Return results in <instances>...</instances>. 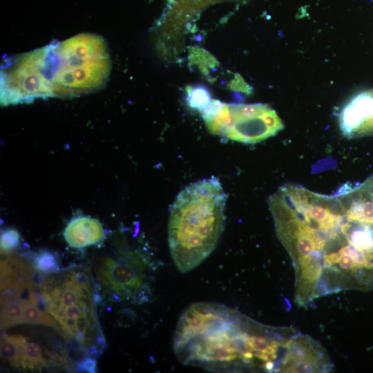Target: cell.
Here are the masks:
<instances>
[{
	"instance_id": "6da1fadb",
	"label": "cell",
	"mask_w": 373,
	"mask_h": 373,
	"mask_svg": "<svg viewBox=\"0 0 373 373\" xmlns=\"http://www.w3.org/2000/svg\"><path fill=\"white\" fill-rule=\"evenodd\" d=\"M257 326L224 305L195 303L178 319L173 349L184 365L218 372L236 371L257 362L249 345Z\"/></svg>"
},
{
	"instance_id": "7a4b0ae2",
	"label": "cell",
	"mask_w": 373,
	"mask_h": 373,
	"mask_svg": "<svg viewBox=\"0 0 373 373\" xmlns=\"http://www.w3.org/2000/svg\"><path fill=\"white\" fill-rule=\"evenodd\" d=\"M226 200L213 176L190 184L177 195L170 209L168 240L180 272L193 270L216 249L224 227Z\"/></svg>"
},
{
	"instance_id": "3957f363",
	"label": "cell",
	"mask_w": 373,
	"mask_h": 373,
	"mask_svg": "<svg viewBox=\"0 0 373 373\" xmlns=\"http://www.w3.org/2000/svg\"><path fill=\"white\" fill-rule=\"evenodd\" d=\"M52 95H75L97 89L109 76L111 59L100 36L82 33L52 44Z\"/></svg>"
},
{
	"instance_id": "277c9868",
	"label": "cell",
	"mask_w": 373,
	"mask_h": 373,
	"mask_svg": "<svg viewBox=\"0 0 373 373\" xmlns=\"http://www.w3.org/2000/svg\"><path fill=\"white\" fill-rule=\"evenodd\" d=\"M200 114L211 133L244 144L260 142L284 128L276 111L262 103L225 104L212 99Z\"/></svg>"
},
{
	"instance_id": "5b68a950",
	"label": "cell",
	"mask_w": 373,
	"mask_h": 373,
	"mask_svg": "<svg viewBox=\"0 0 373 373\" xmlns=\"http://www.w3.org/2000/svg\"><path fill=\"white\" fill-rule=\"evenodd\" d=\"M52 44L14 59L1 72L3 102H14L52 95Z\"/></svg>"
},
{
	"instance_id": "8992f818",
	"label": "cell",
	"mask_w": 373,
	"mask_h": 373,
	"mask_svg": "<svg viewBox=\"0 0 373 373\" xmlns=\"http://www.w3.org/2000/svg\"><path fill=\"white\" fill-rule=\"evenodd\" d=\"M150 265L137 251L122 253L118 258H103L97 267L99 283L116 300L146 301L151 294Z\"/></svg>"
},
{
	"instance_id": "52a82bcc",
	"label": "cell",
	"mask_w": 373,
	"mask_h": 373,
	"mask_svg": "<svg viewBox=\"0 0 373 373\" xmlns=\"http://www.w3.org/2000/svg\"><path fill=\"white\" fill-rule=\"evenodd\" d=\"M339 128L347 138L373 134V88L354 95L338 115Z\"/></svg>"
},
{
	"instance_id": "ba28073f",
	"label": "cell",
	"mask_w": 373,
	"mask_h": 373,
	"mask_svg": "<svg viewBox=\"0 0 373 373\" xmlns=\"http://www.w3.org/2000/svg\"><path fill=\"white\" fill-rule=\"evenodd\" d=\"M65 237L71 247H82L99 241L102 233L97 223L81 220L70 224L66 229Z\"/></svg>"
},
{
	"instance_id": "9c48e42d",
	"label": "cell",
	"mask_w": 373,
	"mask_h": 373,
	"mask_svg": "<svg viewBox=\"0 0 373 373\" xmlns=\"http://www.w3.org/2000/svg\"><path fill=\"white\" fill-rule=\"evenodd\" d=\"M26 343V338L20 335L2 336L1 338V356L8 360L12 366L22 367Z\"/></svg>"
},
{
	"instance_id": "30bf717a",
	"label": "cell",
	"mask_w": 373,
	"mask_h": 373,
	"mask_svg": "<svg viewBox=\"0 0 373 373\" xmlns=\"http://www.w3.org/2000/svg\"><path fill=\"white\" fill-rule=\"evenodd\" d=\"M23 312L21 324H37L51 327L60 332L57 323L49 316L46 310H41L38 304L26 301L22 303Z\"/></svg>"
},
{
	"instance_id": "8fae6325",
	"label": "cell",
	"mask_w": 373,
	"mask_h": 373,
	"mask_svg": "<svg viewBox=\"0 0 373 373\" xmlns=\"http://www.w3.org/2000/svg\"><path fill=\"white\" fill-rule=\"evenodd\" d=\"M23 307L20 299L10 300L1 306V329L21 324Z\"/></svg>"
},
{
	"instance_id": "7c38bea8",
	"label": "cell",
	"mask_w": 373,
	"mask_h": 373,
	"mask_svg": "<svg viewBox=\"0 0 373 373\" xmlns=\"http://www.w3.org/2000/svg\"><path fill=\"white\" fill-rule=\"evenodd\" d=\"M186 102L189 106L200 113L205 109L212 99L209 91L202 86L187 87Z\"/></svg>"
},
{
	"instance_id": "4fadbf2b",
	"label": "cell",
	"mask_w": 373,
	"mask_h": 373,
	"mask_svg": "<svg viewBox=\"0 0 373 373\" xmlns=\"http://www.w3.org/2000/svg\"><path fill=\"white\" fill-rule=\"evenodd\" d=\"M33 265L36 271L44 274H49L59 269L58 260L50 251L42 250L38 252L33 260Z\"/></svg>"
},
{
	"instance_id": "5bb4252c",
	"label": "cell",
	"mask_w": 373,
	"mask_h": 373,
	"mask_svg": "<svg viewBox=\"0 0 373 373\" xmlns=\"http://www.w3.org/2000/svg\"><path fill=\"white\" fill-rule=\"evenodd\" d=\"M45 364L41 347L36 343L27 342L24 350L22 367L35 369Z\"/></svg>"
},
{
	"instance_id": "9a60e30c",
	"label": "cell",
	"mask_w": 373,
	"mask_h": 373,
	"mask_svg": "<svg viewBox=\"0 0 373 373\" xmlns=\"http://www.w3.org/2000/svg\"><path fill=\"white\" fill-rule=\"evenodd\" d=\"M19 236L15 230H8L1 234V249L8 251L17 246Z\"/></svg>"
},
{
	"instance_id": "2e32d148",
	"label": "cell",
	"mask_w": 373,
	"mask_h": 373,
	"mask_svg": "<svg viewBox=\"0 0 373 373\" xmlns=\"http://www.w3.org/2000/svg\"><path fill=\"white\" fill-rule=\"evenodd\" d=\"M76 372H97L96 360L90 356H86L80 360L78 363Z\"/></svg>"
}]
</instances>
